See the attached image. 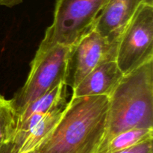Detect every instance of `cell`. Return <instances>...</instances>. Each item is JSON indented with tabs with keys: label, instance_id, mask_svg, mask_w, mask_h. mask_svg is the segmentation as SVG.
Masks as SVG:
<instances>
[{
	"label": "cell",
	"instance_id": "6da1fadb",
	"mask_svg": "<svg viewBox=\"0 0 153 153\" xmlns=\"http://www.w3.org/2000/svg\"><path fill=\"white\" fill-rule=\"evenodd\" d=\"M108 96L72 97L37 153H97L104 140Z\"/></svg>",
	"mask_w": 153,
	"mask_h": 153
},
{
	"label": "cell",
	"instance_id": "7a4b0ae2",
	"mask_svg": "<svg viewBox=\"0 0 153 153\" xmlns=\"http://www.w3.org/2000/svg\"><path fill=\"white\" fill-rule=\"evenodd\" d=\"M108 97L105 134L100 147L123 131L153 129V60L123 75Z\"/></svg>",
	"mask_w": 153,
	"mask_h": 153
},
{
	"label": "cell",
	"instance_id": "3957f363",
	"mask_svg": "<svg viewBox=\"0 0 153 153\" xmlns=\"http://www.w3.org/2000/svg\"><path fill=\"white\" fill-rule=\"evenodd\" d=\"M108 0H55L53 21L37 52L57 44L72 46L92 31Z\"/></svg>",
	"mask_w": 153,
	"mask_h": 153
},
{
	"label": "cell",
	"instance_id": "277c9868",
	"mask_svg": "<svg viewBox=\"0 0 153 153\" xmlns=\"http://www.w3.org/2000/svg\"><path fill=\"white\" fill-rule=\"evenodd\" d=\"M70 47L57 44L37 52L30 64L29 74L23 86L10 100L16 117L32 102L64 82Z\"/></svg>",
	"mask_w": 153,
	"mask_h": 153
},
{
	"label": "cell",
	"instance_id": "5b68a950",
	"mask_svg": "<svg viewBox=\"0 0 153 153\" xmlns=\"http://www.w3.org/2000/svg\"><path fill=\"white\" fill-rule=\"evenodd\" d=\"M153 60V5L143 3L121 35L116 61L123 75Z\"/></svg>",
	"mask_w": 153,
	"mask_h": 153
},
{
	"label": "cell",
	"instance_id": "8992f818",
	"mask_svg": "<svg viewBox=\"0 0 153 153\" xmlns=\"http://www.w3.org/2000/svg\"><path fill=\"white\" fill-rule=\"evenodd\" d=\"M117 44L109 43L93 29L70 46L64 84L74 89L95 67L116 59Z\"/></svg>",
	"mask_w": 153,
	"mask_h": 153
},
{
	"label": "cell",
	"instance_id": "52a82bcc",
	"mask_svg": "<svg viewBox=\"0 0 153 153\" xmlns=\"http://www.w3.org/2000/svg\"><path fill=\"white\" fill-rule=\"evenodd\" d=\"M145 0H108L94 29L109 43L117 44L124 30Z\"/></svg>",
	"mask_w": 153,
	"mask_h": 153
},
{
	"label": "cell",
	"instance_id": "ba28073f",
	"mask_svg": "<svg viewBox=\"0 0 153 153\" xmlns=\"http://www.w3.org/2000/svg\"><path fill=\"white\" fill-rule=\"evenodd\" d=\"M123 76L115 60L105 61L87 75L73 89L72 97L109 96Z\"/></svg>",
	"mask_w": 153,
	"mask_h": 153
},
{
	"label": "cell",
	"instance_id": "9c48e42d",
	"mask_svg": "<svg viewBox=\"0 0 153 153\" xmlns=\"http://www.w3.org/2000/svg\"><path fill=\"white\" fill-rule=\"evenodd\" d=\"M67 85L61 82L52 89L30 103L16 117V124L25 121L35 114L45 115L53 109L67 104Z\"/></svg>",
	"mask_w": 153,
	"mask_h": 153
},
{
	"label": "cell",
	"instance_id": "30bf717a",
	"mask_svg": "<svg viewBox=\"0 0 153 153\" xmlns=\"http://www.w3.org/2000/svg\"><path fill=\"white\" fill-rule=\"evenodd\" d=\"M153 138V129L132 128L119 133L102 146L97 153H114Z\"/></svg>",
	"mask_w": 153,
	"mask_h": 153
},
{
	"label": "cell",
	"instance_id": "8fae6325",
	"mask_svg": "<svg viewBox=\"0 0 153 153\" xmlns=\"http://www.w3.org/2000/svg\"><path fill=\"white\" fill-rule=\"evenodd\" d=\"M16 116L10 101L4 99L0 102V150L14 134Z\"/></svg>",
	"mask_w": 153,
	"mask_h": 153
},
{
	"label": "cell",
	"instance_id": "7c38bea8",
	"mask_svg": "<svg viewBox=\"0 0 153 153\" xmlns=\"http://www.w3.org/2000/svg\"><path fill=\"white\" fill-rule=\"evenodd\" d=\"M114 153H153V138Z\"/></svg>",
	"mask_w": 153,
	"mask_h": 153
},
{
	"label": "cell",
	"instance_id": "4fadbf2b",
	"mask_svg": "<svg viewBox=\"0 0 153 153\" xmlns=\"http://www.w3.org/2000/svg\"><path fill=\"white\" fill-rule=\"evenodd\" d=\"M23 0H0V5L7 7H13L21 4Z\"/></svg>",
	"mask_w": 153,
	"mask_h": 153
},
{
	"label": "cell",
	"instance_id": "5bb4252c",
	"mask_svg": "<svg viewBox=\"0 0 153 153\" xmlns=\"http://www.w3.org/2000/svg\"><path fill=\"white\" fill-rule=\"evenodd\" d=\"M4 97H3V96H1V94H0V102H1V100H4Z\"/></svg>",
	"mask_w": 153,
	"mask_h": 153
},
{
	"label": "cell",
	"instance_id": "9a60e30c",
	"mask_svg": "<svg viewBox=\"0 0 153 153\" xmlns=\"http://www.w3.org/2000/svg\"><path fill=\"white\" fill-rule=\"evenodd\" d=\"M27 153H37V150H33V151H31V152H28Z\"/></svg>",
	"mask_w": 153,
	"mask_h": 153
}]
</instances>
